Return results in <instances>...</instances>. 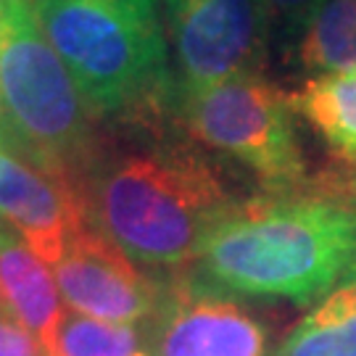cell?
Masks as SVG:
<instances>
[{"mask_svg": "<svg viewBox=\"0 0 356 356\" xmlns=\"http://www.w3.org/2000/svg\"><path fill=\"white\" fill-rule=\"evenodd\" d=\"M356 264V204L301 188L243 198L211 229L188 275L235 298L317 304Z\"/></svg>", "mask_w": 356, "mask_h": 356, "instance_id": "obj_1", "label": "cell"}, {"mask_svg": "<svg viewBox=\"0 0 356 356\" xmlns=\"http://www.w3.org/2000/svg\"><path fill=\"white\" fill-rule=\"evenodd\" d=\"M90 227L143 267L191 269L235 198L191 143L161 140L103 148L82 182Z\"/></svg>", "mask_w": 356, "mask_h": 356, "instance_id": "obj_2", "label": "cell"}, {"mask_svg": "<svg viewBox=\"0 0 356 356\" xmlns=\"http://www.w3.org/2000/svg\"><path fill=\"white\" fill-rule=\"evenodd\" d=\"M92 114L156 129L177 103L161 0H29Z\"/></svg>", "mask_w": 356, "mask_h": 356, "instance_id": "obj_3", "label": "cell"}, {"mask_svg": "<svg viewBox=\"0 0 356 356\" xmlns=\"http://www.w3.org/2000/svg\"><path fill=\"white\" fill-rule=\"evenodd\" d=\"M92 108L40 29L29 0L0 13V140L82 191L101 140Z\"/></svg>", "mask_w": 356, "mask_h": 356, "instance_id": "obj_4", "label": "cell"}, {"mask_svg": "<svg viewBox=\"0 0 356 356\" xmlns=\"http://www.w3.org/2000/svg\"><path fill=\"white\" fill-rule=\"evenodd\" d=\"M175 111L193 140L245 166L264 193L306 188V159L291 92L261 74L179 92Z\"/></svg>", "mask_w": 356, "mask_h": 356, "instance_id": "obj_5", "label": "cell"}, {"mask_svg": "<svg viewBox=\"0 0 356 356\" xmlns=\"http://www.w3.org/2000/svg\"><path fill=\"white\" fill-rule=\"evenodd\" d=\"M177 61V95L261 74L272 19L264 0H161Z\"/></svg>", "mask_w": 356, "mask_h": 356, "instance_id": "obj_6", "label": "cell"}, {"mask_svg": "<svg viewBox=\"0 0 356 356\" xmlns=\"http://www.w3.org/2000/svg\"><path fill=\"white\" fill-rule=\"evenodd\" d=\"M151 356H272L269 327L227 293L175 272L145 325Z\"/></svg>", "mask_w": 356, "mask_h": 356, "instance_id": "obj_7", "label": "cell"}, {"mask_svg": "<svg viewBox=\"0 0 356 356\" xmlns=\"http://www.w3.org/2000/svg\"><path fill=\"white\" fill-rule=\"evenodd\" d=\"M69 312L119 325H148L161 304L164 282L145 275L95 227L79 229L51 267Z\"/></svg>", "mask_w": 356, "mask_h": 356, "instance_id": "obj_8", "label": "cell"}, {"mask_svg": "<svg viewBox=\"0 0 356 356\" xmlns=\"http://www.w3.org/2000/svg\"><path fill=\"white\" fill-rule=\"evenodd\" d=\"M0 219L8 222L26 245L53 267L79 229L88 209L82 191L53 177L0 140Z\"/></svg>", "mask_w": 356, "mask_h": 356, "instance_id": "obj_9", "label": "cell"}, {"mask_svg": "<svg viewBox=\"0 0 356 356\" xmlns=\"http://www.w3.org/2000/svg\"><path fill=\"white\" fill-rule=\"evenodd\" d=\"M0 296L3 309L19 319L51 356L64 322V298L51 267L16 229L0 219Z\"/></svg>", "mask_w": 356, "mask_h": 356, "instance_id": "obj_10", "label": "cell"}, {"mask_svg": "<svg viewBox=\"0 0 356 356\" xmlns=\"http://www.w3.org/2000/svg\"><path fill=\"white\" fill-rule=\"evenodd\" d=\"M291 106L314 127L341 172H356V69L309 76L291 92Z\"/></svg>", "mask_w": 356, "mask_h": 356, "instance_id": "obj_11", "label": "cell"}, {"mask_svg": "<svg viewBox=\"0 0 356 356\" xmlns=\"http://www.w3.org/2000/svg\"><path fill=\"white\" fill-rule=\"evenodd\" d=\"M272 356H356V264L293 325Z\"/></svg>", "mask_w": 356, "mask_h": 356, "instance_id": "obj_12", "label": "cell"}, {"mask_svg": "<svg viewBox=\"0 0 356 356\" xmlns=\"http://www.w3.org/2000/svg\"><path fill=\"white\" fill-rule=\"evenodd\" d=\"M296 58L312 76L356 69V0H322L296 40Z\"/></svg>", "mask_w": 356, "mask_h": 356, "instance_id": "obj_13", "label": "cell"}, {"mask_svg": "<svg viewBox=\"0 0 356 356\" xmlns=\"http://www.w3.org/2000/svg\"><path fill=\"white\" fill-rule=\"evenodd\" d=\"M51 356H151L145 325L103 322L66 309Z\"/></svg>", "mask_w": 356, "mask_h": 356, "instance_id": "obj_14", "label": "cell"}, {"mask_svg": "<svg viewBox=\"0 0 356 356\" xmlns=\"http://www.w3.org/2000/svg\"><path fill=\"white\" fill-rule=\"evenodd\" d=\"M322 0H264L272 19V29L277 26L282 32V38L298 40L301 29L306 26L309 16L314 13Z\"/></svg>", "mask_w": 356, "mask_h": 356, "instance_id": "obj_15", "label": "cell"}, {"mask_svg": "<svg viewBox=\"0 0 356 356\" xmlns=\"http://www.w3.org/2000/svg\"><path fill=\"white\" fill-rule=\"evenodd\" d=\"M0 356H48L40 341L19 319L0 309Z\"/></svg>", "mask_w": 356, "mask_h": 356, "instance_id": "obj_16", "label": "cell"}, {"mask_svg": "<svg viewBox=\"0 0 356 356\" xmlns=\"http://www.w3.org/2000/svg\"><path fill=\"white\" fill-rule=\"evenodd\" d=\"M3 6H6V0H0V13H3Z\"/></svg>", "mask_w": 356, "mask_h": 356, "instance_id": "obj_17", "label": "cell"}, {"mask_svg": "<svg viewBox=\"0 0 356 356\" xmlns=\"http://www.w3.org/2000/svg\"><path fill=\"white\" fill-rule=\"evenodd\" d=\"M0 309H3V296H0Z\"/></svg>", "mask_w": 356, "mask_h": 356, "instance_id": "obj_18", "label": "cell"}]
</instances>
